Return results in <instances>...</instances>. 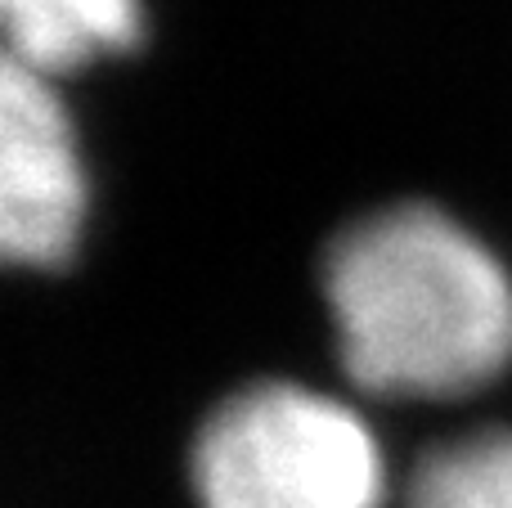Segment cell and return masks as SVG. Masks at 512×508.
Here are the masks:
<instances>
[{"instance_id": "obj_4", "label": "cell", "mask_w": 512, "mask_h": 508, "mask_svg": "<svg viewBox=\"0 0 512 508\" xmlns=\"http://www.w3.org/2000/svg\"><path fill=\"white\" fill-rule=\"evenodd\" d=\"M5 59L27 72H68L140 36L135 0H0Z\"/></svg>"}, {"instance_id": "obj_5", "label": "cell", "mask_w": 512, "mask_h": 508, "mask_svg": "<svg viewBox=\"0 0 512 508\" xmlns=\"http://www.w3.org/2000/svg\"><path fill=\"white\" fill-rule=\"evenodd\" d=\"M405 508H512V432L481 428L432 446L409 473Z\"/></svg>"}, {"instance_id": "obj_2", "label": "cell", "mask_w": 512, "mask_h": 508, "mask_svg": "<svg viewBox=\"0 0 512 508\" xmlns=\"http://www.w3.org/2000/svg\"><path fill=\"white\" fill-rule=\"evenodd\" d=\"M203 508H378L382 450L355 410L301 383L225 396L194 437Z\"/></svg>"}, {"instance_id": "obj_1", "label": "cell", "mask_w": 512, "mask_h": 508, "mask_svg": "<svg viewBox=\"0 0 512 508\" xmlns=\"http://www.w3.org/2000/svg\"><path fill=\"white\" fill-rule=\"evenodd\" d=\"M346 378L378 396H459L512 360L508 270L432 203L351 221L324 252Z\"/></svg>"}, {"instance_id": "obj_3", "label": "cell", "mask_w": 512, "mask_h": 508, "mask_svg": "<svg viewBox=\"0 0 512 508\" xmlns=\"http://www.w3.org/2000/svg\"><path fill=\"white\" fill-rule=\"evenodd\" d=\"M86 212L77 140L50 77L0 63V252L23 266H59Z\"/></svg>"}]
</instances>
